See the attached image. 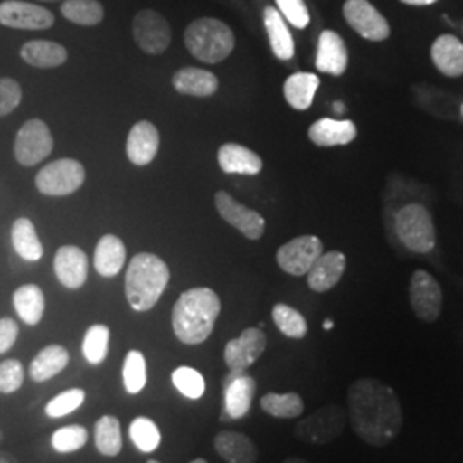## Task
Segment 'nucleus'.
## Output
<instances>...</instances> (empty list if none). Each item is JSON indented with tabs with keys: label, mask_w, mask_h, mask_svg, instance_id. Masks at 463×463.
Listing matches in <instances>:
<instances>
[{
	"label": "nucleus",
	"mask_w": 463,
	"mask_h": 463,
	"mask_svg": "<svg viewBox=\"0 0 463 463\" xmlns=\"http://www.w3.org/2000/svg\"><path fill=\"white\" fill-rule=\"evenodd\" d=\"M24 383V365L17 359H5L0 363V393L11 395Z\"/></svg>",
	"instance_id": "43"
},
{
	"label": "nucleus",
	"mask_w": 463,
	"mask_h": 463,
	"mask_svg": "<svg viewBox=\"0 0 463 463\" xmlns=\"http://www.w3.org/2000/svg\"><path fill=\"white\" fill-rule=\"evenodd\" d=\"M95 269L105 279H112L120 273L126 263V246L117 235H103L95 249Z\"/></svg>",
	"instance_id": "27"
},
{
	"label": "nucleus",
	"mask_w": 463,
	"mask_h": 463,
	"mask_svg": "<svg viewBox=\"0 0 463 463\" xmlns=\"http://www.w3.org/2000/svg\"><path fill=\"white\" fill-rule=\"evenodd\" d=\"M86 441H88V430L83 426H78V424L55 430L52 434V439H50L52 448L57 453L78 451L86 445Z\"/></svg>",
	"instance_id": "41"
},
{
	"label": "nucleus",
	"mask_w": 463,
	"mask_h": 463,
	"mask_svg": "<svg viewBox=\"0 0 463 463\" xmlns=\"http://www.w3.org/2000/svg\"><path fill=\"white\" fill-rule=\"evenodd\" d=\"M357 137V128L352 120L319 118L309 128V139L316 146H345Z\"/></svg>",
	"instance_id": "23"
},
{
	"label": "nucleus",
	"mask_w": 463,
	"mask_h": 463,
	"mask_svg": "<svg viewBox=\"0 0 463 463\" xmlns=\"http://www.w3.org/2000/svg\"><path fill=\"white\" fill-rule=\"evenodd\" d=\"M260 405L271 417L298 419L304 412V400L298 393H266Z\"/></svg>",
	"instance_id": "35"
},
{
	"label": "nucleus",
	"mask_w": 463,
	"mask_h": 463,
	"mask_svg": "<svg viewBox=\"0 0 463 463\" xmlns=\"http://www.w3.org/2000/svg\"><path fill=\"white\" fill-rule=\"evenodd\" d=\"M268 338L261 328H246L241 336L231 340L223 350V361L231 371H248L263 354Z\"/></svg>",
	"instance_id": "14"
},
{
	"label": "nucleus",
	"mask_w": 463,
	"mask_h": 463,
	"mask_svg": "<svg viewBox=\"0 0 463 463\" xmlns=\"http://www.w3.org/2000/svg\"><path fill=\"white\" fill-rule=\"evenodd\" d=\"M84 400H86V393L81 388L67 390L50 400L45 407V414L52 419L66 417V415L72 414L74 411H78L83 405Z\"/></svg>",
	"instance_id": "42"
},
{
	"label": "nucleus",
	"mask_w": 463,
	"mask_h": 463,
	"mask_svg": "<svg viewBox=\"0 0 463 463\" xmlns=\"http://www.w3.org/2000/svg\"><path fill=\"white\" fill-rule=\"evenodd\" d=\"M344 16L348 24L365 40L383 42L390 36L388 21L367 0H347L344 5Z\"/></svg>",
	"instance_id": "16"
},
{
	"label": "nucleus",
	"mask_w": 463,
	"mask_h": 463,
	"mask_svg": "<svg viewBox=\"0 0 463 463\" xmlns=\"http://www.w3.org/2000/svg\"><path fill=\"white\" fill-rule=\"evenodd\" d=\"M19 336V325L13 317H0V355L14 347Z\"/></svg>",
	"instance_id": "46"
},
{
	"label": "nucleus",
	"mask_w": 463,
	"mask_h": 463,
	"mask_svg": "<svg viewBox=\"0 0 463 463\" xmlns=\"http://www.w3.org/2000/svg\"><path fill=\"white\" fill-rule=\"evenodd\" d=\"M265 26L275 57L280 61H290L296 53L294 38L277 7H266Z\"/></svg>",
	"instance_id": "31"
},
{
	"label": "nucleus",
	"mask_w": 463,
	"mask_h": 463,
	"mask_svg": "<svg viewBox=\"0 0 463 463\" xmlns=\"http://www.w3.org/2000/svg\"><path fill=\"white\" fill-rule=\"evenodd\" d=\"M53 271L66 288L78 290L88 280V258L78 246H62L55 252Z\"/></svg>",
	"instance_id": "17"
},
{
	"label": "nucleus",
	"mask_w": 463,
	"mask_h": 463,
	"mask_svg": "<svg viewBox=\"0 0 463 463\" xmlns=\"http://www.w3.org/2000/svg\"><path fill=\"white\" fill-rule=\"evenodd\" d=\"M218 165L225 174L258 175L263 168V160L252 149L237 143H227L218 149Z\"/></svg>",
	"instance_id": "22"
},
{
	"label": "nucleus",
	"mask_w": 463,
	"mask_h": 463,
	"mask_svg": "<svg viewBox=\"0 0 463 463\" xmlns=\"http://www.w3.org/2000/svg\"><path fill=\"white\" fill-rule=\"evenodd\" d=\"M222 302L215 290L198 287L185 290L172 311V328L179 342L199 345L213 333Z\"/></svg>",
	"instance_id": "2"
},
{
	"label": "nucleus",
	"mask_w": 463,
	"mask_h": 463,
	"mask_svg": "<svg viewBox=\"0 0 463 463\" xmlns=\"http://www.w3.org/2000/svg\"><path fill=\"white\" fill-rule=\"evenodd\" d=\"M395 229L405 248L424 254L434 249L436 233L430 212L420 204H407L397 213Z\"/></svg>",
	"instance_id": "5"
},
{
	"label": "nucleus",
	"mask_w": 463,
	"mask_h": 463,
	"mask_svg": "<svg viewBox=\"0 0 463 463\" xmlns=\"http://www.w3.org/2000/svg\"><path fill=\"white\" fill-rule=\"evenodd\" d=\"M323 254V242L316 235H302L283 244L277 252V263L288 275H307L316 260Z\"/></svg>",
	"instance_id": "11"
},
{
	"label": "nucleus",
	"mask_w": 463,
	"mask_h": 463,
	"mask_svg": "<svg viewBox=\"0 0 463 463\" xmlns=\"http://www.w3.org/2000/svg\"><path fill=\"white\" fill-rule=\"evenodd\" d=\"M402 2L409 5H430V4H436L438 0H402Z\"/></svg>",
	"instance_id": "48"
},
{
	"label": "nucleus",
	"mask_w": 463,
	"mask_h": 463,
	"mask_svg": "<svg viewBox=\"0 0 463 463\" xmlns=\"http://www.w3.org/2000/svg\"><path fill=\"white\" fill-rule=\"evenodd\" d=\"M273 321L277 328L288 338L300 340L307 335V321L306 317L298 313V309L287 306V304H277L271 311Z\"/></svg>",
	"instance_id": "38"
},
{
	"label": "nucleus",
	"mask_w": 463,
	"mask_h": 463,
	"mask_svg": "<svg viewBox=\"0 0 463 463\" xmlns=\"http://www.w3.org/2000/svg\"><path fill=\"white\" fill-rule=\"evenodd\" d=\"M430 57L434 66L445 76L458 78L463 74L462 42L453 34H441L430 49Z\"/></svg>",
	"instance_id": "25"
},
{
	"label": "nucleus",
	"mask_w": 463,
	"mask_h": 463,
	"mask_svg": "<svg viewBox=\"0 0 463 463\" xmlns=\"http://www.w3.org/2000/svg\"><path fill=\"white\" fill-rule=\"evenodd\" d=\"M348 66V50L344 38L331 30H325L317 40L316 67L319 72L342 76Z\"/></svg>",
	"instance_id": "18"
},
{
	"label": "nucleus",
	"mask_w": 463,
	"mask_h": 463,
	"mask_svg": "<svg viewBox=\"0 0 463 463\" xmlns=\"http://www.w3.org/2000/svg\"><path fill=\"white\" fill-rule=\"evenodd\" d=\"M129 438L134 447L143 453H151L162 443V432L148 417H136L129 426Z\"/></svg>",
	"instance_id": "39"
},
{
	"label": "nucleus",
	"mask_w": 463,
	"mask_h": 463,
	"mask_svg": "<svg viewBox=\"0 0 463 463\" xmlns=\"http://www.w3.org/2000/svg\"><path fill=\"white\" fill-rule=\"evenodd\" d=\"M172 84L177 93L189 97H212L218 90L215 74L199 67H184L172 78Z\"/></svg>",
	"instance_id": "24"
},
{
	"label": "nucleus",
	"mask_w": 463,
	"mask_h": 463,
	"mask_svg": "<svg viewBox=\"0 0 463 463\" xmlns=\"http://www.w3.org/2000/svg\"><path fill=\"white\" fill-rule=\"evenodd\" d=\"M23 99L21 84L13 78H0V117L13 114Z\"/></svg>",
	"instance_id": "44"
},
{
	"label": "nucleus",
	"mask_w": 463,
	"mask_h": 463,
	"mask_svg": "<svg viewBox=\"0 0 463 463\" xmlns=\"http://www.w3.org/2000/svg\"><path fill=\"white\" fill-rule=\"evenodd\" d=\"M411 304L419 319L434 323L441 315L443 292L439 283L428 271H415L411 280Z\"/></svg>",
	"instance_id": "15"
},
{
	"label": "nucleus",
	"mask_w": 463,
	"mask_h": 463,
	"mask_svg": "<svg viewBox=\"0 0 463 463\" xmlns=\"http://www.w3.org/2000/svg\"><path fill=\"white\" fill-rule=\"evenodd\" d=\"M275 2L279 5L281 16L285 17L292 26L304 30L309 24L311 17L304 0H275Z\"/></svg>",
	"instance_id": "45"
},
{
	"label": "nucleus",
	"mask_w": 463,
	"mask_h": 463,
	"mask_svg": "<svg viewBox=\"0 0 463 463\" xmlns=\"http://www.w3.org/2000/svg\"><path fill=\"white\" fill-rule=\"evenodd\" d=\"M61 13L67 21L80 26H97L105 17V9L99 0H64Z\"/></svg>",
	"instance_id": "34"
},
{
	"label": "nucleus",
	"mask_w": 463,
	"mask_h": 463,
	"mask_svg": "<svg viewBox=\"0 0 463 463\" xmlns=\"http://www.w3.org/2000/svg\"><path fill=\"white\" fill-rule=\"evenodd\" d=\"M256 393V381L246 371H231L223 380L222 420H237L248 415Z\"/></svg>",
	"instance_id": "12"
},
{
	"label": "nucleus",
	"mask_w": 463,
	"mask_h": 463,
	"mask_svg": "<svg viewBox=\"0 0 463 463\" xmlns=\"http://www.w3.org/2000/svg\"><path fill=\"white\" fill-rule=\"evenodd\" d=\"M323 326H325V330H331V328H333V321H331V319L325 321V325H323Z\"/></svg>",
	"instance_id": "51"
},
{
	"label": "nucleus",
	"mask_w": 463,
	"mask_h": 463,
	"mask_svg": "<svg viewBox=\"0 0 463 463\" xmlns=\"http://www.w3.org/2000/svg\"><path fill=\"white\" fill-rule=\"evenodd\" d=\"M11 242L17 256L28 263H36L43 258V244L30 218H17L11 229Z\"/></svg>",
	"instance_id": "29"
},
{
	"label": "nucleus",
	"mask_w": 463,
	"mask_h": 463,
	"mask_svg": "<svg viewBox=\"0 0 463 463\" xmlns=\"http://www.w3.org/2000/svg\"><path fill=\"white\" fill-rule=\"evenodd\" d=\"M158 148H160L158 129L148 120H141L134 124L126 145L128 158L133 162L134 165L145 166L151 164L158 153Z\"/></svg>",
	"instance_id": "20"
},
{
	"label": "nucleus",
	"mask_w": 463,
	"mask_h": 463,
	"mask_svg": "<svg viewBox=\"0 0 463 463\" xmlns=\"http://www.w3.org/2000/svg\"><path fill=\"white\" fill-rule=\"evenodd\" d=\"M216 453L227 463H256L258 448L254 441L237 430H222L215 436Z\"/></svg>",
	"instance_id": "21"
},
{
	"label": "nucleus",
	"mask_w": 463,
	"mask_h": 463,
	"mask_svg": "<svg viewBox=\"0 0 463 463\" xmlns=\"http://www.w3.org/2000/svg\"><path fill=\"white\" fill-rule=\"evenodd\" d=\"M215 206L220 216L244 237L250 241H258L263 237L266 229L265 218L258 212L235 201L229 193L218 191L215 194Z\"/></svg>",
	"instance_id": "13"
},
{
	"label": "nucleus",
	"mask_w": 463,
	"mask_h": 463,
	"mask_svg": "<svg viewBox=\"0 0 463 463\" xmlns=\"http://www.w3.org/2000/svg\"><path fill=\"white\" fill-rule=\"evenodd\" d=\"M21 59L28 66L38 69H53L66 64L67 50L61 43L49 40H32L21 47Z\"/></svg>",
	"instance_id": "26"
},
{
	"label": "nucleus",
	"mask_w": 463,
	"mask_h": 463,
	"mask_svg": "<svg viewBox=\"0 0 463 463\" xmlns=\"http://www.w3.org/2000/svg\"><path fill=\"white\" fill-rule=\"evenodd\" d=\"M184 43L199 62L218 64L231 55L235 47V36L223 21L216 17H199L185 28Z\"/></svg>",
	"instance_id": "4"
},
{
	"label": "nucleus",
	"mask_w": 463,
	"mask_h": 463,
	"mask_svg": "<svg viewBox=\"0 0 463 463\" xmlns=\"http://www.w3.org/2000/svg\"><path fill=\"white\" fill-rule=\"evenodd\" d=\"M110 330L105 325H93L84 333L83 355L86 363L99 365L109 355Z\"/></svg>",
	"instance_id": "37"
},
{
	"label": "nucleus",
	"mask_w": 463,
	"mask_h": 463,
	"mask_svg": "<svg viewBox=\"0 0 463 463\" xmlns=\"http://www.w3.org/2000/svg\"><path fill=\"white\" fill-rule=\"evenodd\" d=\"M347 266L345 254L340 250L323 252L311 269L307 271V285L317 294L328 292L338 281L342 280Z\"/></svg>",
	"instance_id": "19"
},
{
	"label": "nucleus",
	"mask_w": 463,
	"mask_h": 463,
	"mask_svg": "<svg viewBox=\"0 0 463 463\" xmlns=\"http://www.w3.org/2000/svg\"><path fill=\"white\" fill-rule=\"evenodd\" d=\"M53 151V137L42 118H30L17 131L14 156L23 166L38 165Z\"/></svg>",
	"instance_id": "8"
},
{
	"label": "nucleus",
	"mask_w": 463,
	"mask_h": 463,
	"mask_svg": "<svg viewBox=\"0 0 463 463\" xmlns=\"http://www.w3.org/2000/svg\"><path fill=\"white\" fill-rule=\"evenodd\" d=\"M95 447L103 457H117L122 451L120 422L114 415H103L95 424Z\"/></svg>",
	"instance_id": "33"
},
{
	"label": "nucleus",
	"mask_w": 463,
	"mask_h": 463,
	"mask_svg": "<svg viewBox=\"0 0 463 463\" xmlns=\"http://www.w3.org/2000/svg\"><path fill=\"white\" fill-rule=\"evenodd\" d=\"M283 463H309L307 462V460H304V458H296V457H294V458H287V460H285V462Z\"/></svg>",
	"instance_id": "50"
},
{
	"label": "nucleus",
	"mask_w": 463,
	"mask_h": 463,
	"mask_svg": "<svg viewBox=\"0 0 463 463\" xmlns=\"http://www.w3.org/2000/svg\"><path fill=\"white\" fill-rule=\"evenodd\" d=\"M133 36L137 47L149 55L164 53L172 42V30L165 17L153 9L139 11L133 21Z\"/></svg>",
	"instance_id": "9"
},
{
	"label": "nucleus",
	"mask_w": 463,
	"mask_h": 463,
	"mask_svg": "<svg viewBox=\"0 0 463 463\" xmlns=\"http://www.w3.org/2000/svg\"><path fill=\"white\" fill-rule=\"evenodd\" d=\"M348 419L355 434L371 447H386L403 424L397 393L373 378L354 381L348 388Z\"/></svg>",
	"instance_id": "1"
},
{
	"label": "nucleus",
	"mask_w": 463,
	"mask_h": 463,
	"mask_svg": "<svg viewBox=\"0 0 463 463\" xmlns=\"http://www.w3.org/2000/svg\"><path fill=\"white\" fill-rule=\"evenodd\" d=\"M148 463H160V462H156V460H149Z\"/></svg>",
	"instance_id": "55"
},
{
	"label": "nucleus",
	"mask_w": 463,
	"mask_h": 463,
	"mask_svg": "<svg viewBox=\"0 0 463 463\" xmlns=\"http://www.w3.org/2000/svg\"><path fill=\"white\" fill-rule=\"evenodd\" d=\"M0 463H19L16 457L9 451H0Z\"/></svg>",
	"instance_id": "47"
},
{
	"label": "nucleus",
	"mask_w": 463,
	"mask_h": 463,
	"mask_svg": "<svg viewBox=\"0 0 463 463\" xmlns=\"http://www.w3.org/2000/svg\"><path fill=\"white\" fill-rule=\"evenodd\" d=\"M84 179H86V170L78 160L61 158L43 166L38 172L34 185L45 196L61 198V196H69L76 193L83 185Z\"/></svg>",
	"instance_id": "6"
},
{
	"label": "nucleus",
	"mask_w": 463,
	"mask_h": 463,
	"mask_svg": "<svg viewBox=\"0 0 463 463\" xmlns=\"http://www.w3.org/2000/svg\"><path fill=\"white\" fill-rule=\"evenodd\" d=\"M122 381L129 395H137L145 390L148 381V369L145 354L139 350H129L122 365Z\"/></svg>",
	"instance_id": "36"
},
{
	"label": "nucleus",
	"mask_w": 463,
	"mask_h": 463,
	"mask_svg": "<svg viewBox=\"0 0 463 463\" xmlns=\"http://www.w3.org/2000/svg\"><path fill=\"white\" fill-rule=\"evenodd\" d=\"M172 383L184 397L191 398V400H199L204 395V390H206V383H204L203 374L189 365L177 367L172 373Z\"/></svg>",
	"instance_id": "40"
},
{
	"label": "nucleus",
	"mask_w": 463,
	"mask_h": 463,
	"mask_svg": "<svg viewBox=\"0 0 463 463\" xmlns=\"http://www.w3.org/2000/svg\"><path fill=\"white\" fill-rule=\"evenodd\" d=\"M462 116H463V105H462Z\"/></svg>",
	"instance_id": "56"
},
{
	"label": "nucleus",
	"mask_w": 463,
	"mask_h": 463,
	"mask_svg": "<svg viewBox=\"0 0 463 463\" xmlns=\"http://www.w3.org/2000/svg\"><path fill=\"white\" fill-rule=\"evenodd\" d=\"M347 424V411L340 405H326L302 419L296 426V436L304 443L328 445L336 439Z\"/></svg>",
	"instance_id": "7"
},
{
	"label": "nucleus",
	"mask_w": 463,
	"mask_h": 463,
	"mask_svg": "<svg viewBox=\"0 0 463 463\" xmlns=\"http://www.w3.org/2000/svg\"><path fill=\"white\" fill-rule=\"evenodd\" d=\"M55 23V16L47 7L23 0L0 2V24L14 30L40 32L49 30Z\"/></svg>",
	"instance_id": "10"
},
{
	"label": "nucleus",
	"mask_w": 463,
	"mask_h": 463,
	"mask_svg": "<svg viewBox=\"0 0 463 463\" xmlns=\"http://www.w3.org/2000/svg\"><path fill=\"white\" fill-rule=\"evenodd\" d=\"M189 463H208V460H204V458H196V460H193V462Z\"/></svg>",
	"instance_id": "52"
},
{
	"label": "nucleus",
	"mask_w": 463,
	"mask_h": 463,
	"mask_svg": "<svg viewBox=\"0 0 463 463\" xmlns=\"http://www.w3.org/2000/svg\"><path fill=\"white\" fill-rule=\"evenodd\" d=\"M69 364V350L62 345H47L34 355L28 374L34 383H45L61 374Z\"/></svg>",
	"instance_id": "28"
},
{
	"label": "nucleus",
	"mask_w": 463,
	"mask_h": 463,
	"mask_svg": "<svg viewBox=\"0 0 463 463\" xmlns=\"http://www.w3.org/2000/svg\"><path fill=\"white\" fill-rule=\"evenodd\" d=\"M38 2H64V0H38Z\"/></svg>",
	"instance_id": "53"
},
{
	"label": "nucleus",
	"mask_w": 463,
	"mask_h": 463,
	"mask_svg": "<svg viewBox=\"0 0 463 463\" xmlns=\"http://www.w3.org/2000/svg\"><path fill=\"white\" fill-rule=\"evenodd\" d=\"M170 281V269L162 258L151 252L136 254L126 271V298L137 313L156 306Z\"/></svg>",
	"instance_id": "3"
},
{
	"label": "nucleus",
	"mask_w": 463,
	"mask_h": 463,
	"mask_svg": "<svg viewBox=\"0 0 463 463\" xmlns=\"http://www.w3.org/2000/svg\"><path fill=\"white\" fill-rule=\"evenodd\" d=\"M13 304L19 319L28 326H36L45 315V294L34 283L21 285L13 296Z\"/></svg>",
	"instance_id": "30"
},
{
	"label": "nucleus",
	"mask_w": 463,
	"mask_h": 463,
	"mask_svg": "<svg viewBox=\"0 0 463 463\" xmlns=\"http://www.w3.org/2000/svg\"><path fill=\"white\" fill-rule=\"evenodd\" d=\"M319 78L313 72H296L283 84V95L296 110H307L313 105Z\"/></svg>",
	"instance_id": "32"
},
{
	"label": "nucleus",
	"mask_w": 463,
	"mask_h": 463,
	"mask_svg": "<svg viewBox=\"0 0 463 463\" xmlns=\"http://www.w3.org/2000/svg\"><path fill=\"white\" fill-rule=\"evenodd\" d=\"M2 438H4V436H2V430H0V443H2Z\"/></svg>",
	"instance_id": "54"
},
{
	"label": "nucleus",
	"mask_w": 463,
	"mask_h": 463,
	"mask_svg": "<svg viewBox=\"0 0 463 463\" xmlns=\"http://www.w3.org/2000/svg\"><path fill=\"white\" fill-rule=\"evenodd\" d=\"M333 110H335V112H340V114H344V112H345V107H344V103H342V101H335V105H333Z\"/></svg>",
	"instance_id": "49"
}]
</instances>
